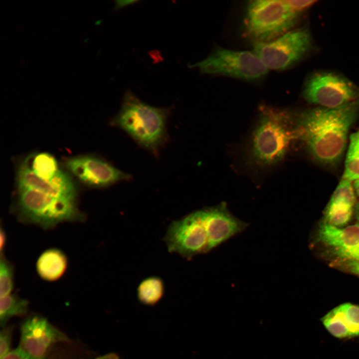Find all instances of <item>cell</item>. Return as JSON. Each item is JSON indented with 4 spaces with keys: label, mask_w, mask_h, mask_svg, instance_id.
<instances>
[{
    "label": "cell",
    "mask_w": 359,
    "mask_h": 359,
    "mask_svg": "<svg viewBox=\"0 0 359 359\" xmlns=\"http://www.w3.org/2000/svg\"><path fill=\"white\" fill-rule=\"evenodd\" d=\"M359 114V99L337 108L305 110L295 115L297 137L318 162L336 164L345 151L350 128Z\"/></svg>",
    "instance_id": "1"
},
{
    "label": "cell",
    "mask_w": 359,
    "mask_h": 359,
    "mask_svg": "<svg viewBox=\"0 0 359 359\" xmlns=\"http://www.w3.org/2000/svg\"><path fill=\"white\" fill-rule=\"evenodd\" d=\"M172 110V107H157L147 104L128 90L110 124L123 131L139 147L158 158L169 140L168 121Z\"/></svg>",
    "instance_id": "2"
},
{
    "label": "cell",
    "mask_w": 359,
    "mask_h": 359,
    "mask_svg": "<svg viewBox=\"0 0 359 359\" xmlns=\"http://www.w3.org/2000/svg\"><path fill=\"white\" fill-rule=\"evenodd\" d=\"M259 116L251 137V155L257 165L271 166L284 158L292 140L297 137L295 115L263 104Z\"/></svg>",
    "instance_id": "3"
},
{
    "label": "cell",
    "mask_w": 359,
    "mask_h": 359,
    "mask_svg": "<svg viewBox=\"0 0 359 359\" xmlns=\"http://www.w3.org/2000/svg\"><path fill=\"white\" fill-rule=\"evenodd\" d=\"M301 14L286 0L249 1L243 20V35L253 45L269 42L294 28Z\"/></svg>",
    "instance_id": "4"
},
{
    "label": "cell",
    "mask_w": 359,
    "mask_h": 359,
    "mask_svg": "<svg viewBox=\"0 0 359 359\" xmlns=\"http://www.w3.org/2000/svg\"><path fill=\"white\" fill-rule=\"evenodd\" d=\"M16 208L21 220L44 229L63 222L80 221L84 219L77 200L27 187H16Z\"/></svg>",
    "instance_id": "5"
},
{
    "label": "cell",
    "mask_w": 359,
    "mask_h": 359,
    "mask_svg": "<svg viewBox=\"0 0 359 359\" xmlns=\"http://www.w3.org/2000/svg\"><path fill=\"white\" fill-rule=\"evenodd\" d=\"M203 74L226 76L251 83H259L269 69L253 51L234 50L219 46L204 59L193 64Z\"/></svg>",
    "instance_id": "6"
},
{
    "label": "cell",
    "mask_w": 359,
    "mask_h": 359,
    "mask_svg": "<svg viewBox=\"0 0 359 359\" xmlns=\"http://www.w3.org/2000/svg\"><path fill=\"white\" fill-rule=\"evenodd\" d=\"M314 48L310 31L302 27L294 28L269 42L253 45V51L269 70L283 71L303 60Z\"/></svg>",
    "instance_id": "7"
},
{
    "label": "cell",
    "mask_w": 359,
    "mask_h": 359,
    "mask_svg": "<svg viewBox=\"0 0 359 359\" xmlns=\"http://www.w3.org/2000/svg\"><path fill=\"white\" fill-rule=\"evenodd\" d=\"M302 96L308 102L326 108H335L359 99V87L335 72L318 71L308 76Z\"/></svg>",
    "instance_id": "8"
},
{
    "label": "cell",
    "mask_w": 359,
    "mask_h": 359,
    "mask_svg": "<svg viewBox=\"0 0 359 359\" xmlns=\"http://www.w3.org/2000/svg\"><path fill=\"white\" fill-rule=\"evenodd\" d=\"M168 250L189 260L208 253V241L201 209L173 221L164 237Z\"/></svg>",
    "instance_id": "9"
},
{
    "label": "cell",
    "mask_w": 359,
    "mask_h": 359,
    "mask_svg": "<svg viewBox=\"0 0 359 359\" xmlns=\"http://www.w3.org/2000/svg\"><path fill=\"white\" fill-rule=\"evenodd\" d=\"M63 168L74 179L94 188H105L132 180V176L106 160L93 155H80L64 160Z\"/></svg>",
    "instance_id": "10"
},
{
    "label": "cell",
    "mask_w": 359,
    "mask_h": 359,
    "mask_svg": "<svg viewBox=\"0 0 359 359\" xmlns=\"http://www.w3.org/2000/svg\"><path fill=\"white\" fill-rule=\"evenodd\" d=\"M19 347L30 356L45 359L49 349L55 344L68 340L67 337L43 317L31 315L20 328Z\"/></svg>",
    "instance_id": "11"
},
{
    "label": "cell",
    "mask_w": 359,
    "mask_h": 359,
    "mask_svg": "<svg viewBox=\"0 0 359 359\" xmlns=\"http://www.w3.org/2000/svg\"><path fill=\"white\" fill-rule=\"evenodd\" d=\"M207 233L209 251L243 231L247 222L234 216L224 203L201 209Z\"/></svg>",
    "instance_id": "12"
},
{
    "label": "cell",
    "mask_w": 359,
    "mask_h": 359,
    "mask_svg": "<svg viewBox=\"0 0 359 359\" xmlns=\"http://www.w3.org/2000/svg\"><path fill=\"white\" fill-rule=\"evenodd\" d=\"M16 187H27L54 196L77 200V188L74 178L64 169L52 180H45L36 176L23 159L16 171Z\"/></svg>",
    "instance_id": "13"
},
{
    "label": "cell",
    "mask_w": 359,
    "mask_h": 359,
    "mask_svg": "<svg viewBox=\"0 0 359 359\" xmlns=\"http://www.w3.org/2000/svg\"><path fill=\"white\" fill-rule=\"evenodd\" d=\"M327 331L339 339L359 337V305L341 304L320 319Z\"/></svg>",
    "instance_id": "14"
},
{
    "label": "cell",
    "mask_w": 359,
    "mask_h": 359,
    "mask_svg": "<svg viewBox=\"0 0 359 359\" xmlns=\"http://www.w3.org/2000/svg\"><path fill=\"white\" fill-rule=\"evenodd\" d=\"M318 235L320 242L333 250L351 248L359 245V223L341 228L324 223Z\"/></svg>",
    "instance_id": "15"
},
{
    "label": "cell",
    "mask_w": 359,
    "mask_h": 359,
    "mask_svg": "<svg viewBox=\"0 0 359 359\" xmlns=\"http://www.w3.org/2000/svg\"><path fill=\"white\" fill-rule=\"evenodd\" d=\"M67 267V259L59 249L50 248L43 252L38 257L36 269L40 277L47 281L59 279Z\"/></svg>",
    "instance_id": "16"
},
{
    "label": "cell",
    "mask_w": 359,
    "mask_h": 359,
    "mask_svg": "<svg viewBox=\"0 0 359 359\" xmlns=\"http://www.w3.org/2000/svg\"><path fill=\"white\" fill-rule=\"evenodd\" d=\"M23 160L33 174L43 180H52L63 170L56 158L47 152L28 155Z\"/></svg>",
    "instance_id": "17"
},
{
    "label": "cell",
    "mask_w": 359,
    "mask_h": 359,
    "mask_svg": "<svg viewBox=\"0 0 359 359\" xmlns=\"http://www.w3.org/2000/svg\"><path fill=\"white\" fill-rule=\"evenodd\" d=\"M165 284L162 278L152 276L143 279L137 288V297L139 301L146 305H154L164 295Z\"/></svg>",
    "instance_id": "18"
},
{
    "label": "cell",
    "mask_w": 359,
    "mask_h": 359,
    "mask_svg": "<svg viewBox=\"0 0 359 359\" xmlns=\"http://www.w3.org/2000/svg\"><path fill=\"white\" fill-rule=\"evenodd\" d=\"M28 301L15 294H10L0 298V324L4 326L11 317L23 315L28 308Z\"/></svg>",
    "instance_id": "19"
},
{
    "label": "cell",
    "mask_w": 359,
    "mask_h": 359,
    "mask_svg": "<svg viewBox=\"0 0 359 359\" xmlns=\"http://www.w3.org/2000/svg\"><path fill=\"white\" fill-rule=\"evenodd\" d=\"M353 207L342 203L329 202L324 213V222L338 227L346 225L351 220Z\"/></svg>",
    "instance_id": "20"
},
{
    "label": "cell",
    "mask_w": 359,
    "mask_h": 359,
    "mask_svg": "<svg viewBox=\"0 0 359 359\" xmlns=\"http://www.w3.org/2000/svg\"><path fill=\"white\" fill-rule=\"evenodd\" d=\"M355 196L350 181L343 179L337 186L329 202L342 203L354 207Z\"/></svg>",
    "instance_id": "21"
},
{
    "label": "cell",
    "mask_w": 359,
    "mask_h": 359,
    "mask_svg": "<svg viewBox=\"0 0 359 359\" xmlns=\"http://www.w3.org/2000/svg\"><path fill=\"white\" fill-rule=\"evenodd\" d=\"M13 288V270L12 265L4 257L0 261V298L11 294Z\"/></svg>",
    "instance_id": "22"
},
{
    "label": "cell",
    "mask_w": 359,
    "mask_h": 359,
    "mask_svg": "<svg viewBox=\"0 0 359 359\" xmlns=\"http://www.w3.org/2000/svg\"><path fill=\"white\" fill-rule=\"evenodd\" d=\"M331 266L339 269L348 271L359 276V261L335 259Z\"/></svg>",
    "instance_id": "23"
},
{
    "label": "cell",
    "mask_w": 359,
    "mask_h": 359,
    "mask_svg": "<svg viewBox=\"0 0 359 359\" xmlns=\"http://www.w3.org/2000/svg\"><path fill=\"white\" fill-rule=\"evenodd\" d=\"M11 332L10 328H3L0 332V359L10 352Z\"/></svg>",
    "instance_id": "24"
},
{
    "label": "cell",
    "mask_w": 359,
    "mask_h": 359,
    "mask_svg": "<svg viewBox=\"0 0 359 359\" xmlns=\"http://www.w3.org/2000/svg\"><path fill=\"white\" fill-rule=\"evenodd\" d=\"M336 259L359 261V245L354 247L342 250H332Z\"/></svg>",
    "instance_id": "25"
},
{
    "label": "cell",
    "mask_w": 359,
    "mask_h": 359,
    "mask_svg": "<svg viewBox=\"0 0 359 359\" xmlns=\"http://www.w3.org/2000/svg\"><path fill=\"white\" fill-rule=\"evenodd\" d=\"M286 1L294 11L301 13L305 10L314 4L316 0H286Z\"/></svg>",
    "instance_id": "26"
},
{
    "label": "cell",
    "mask_w": 359,
    "mask_h": 359,
    "mask_svg": "<svg viewBox=\"0 0 359 359\" xmlns=\"http://www.w3.org/2000/svg\"><path fill=\"white\" fill-rule=\"evenodd\" d=\"M2 359H40L34 358L24 351L19 347L10 351L6 356Z\"/></svg>",
    "instance_id": "27"
},
{
    "label": "cell",
    "mask_w": 359,
    "mask_h": 359,
    "mask_svg": "<svg viewBox=\"0 0 359 359\" xmlns=\"http://www.w3.org/2000/svg\"><path fill=\"white\" fill-rule=\"evenodd\" d=\"M6 242V235L4 231L1 228L0 230V251L2 252L4 250L5 244Z\"/></svg>",
    "instance_id": "28"
},
{
    "label": "cell",
    "mask_w": 359,
    "mask_h": 359,
    "mask_svg": "<svg viewBox=\"0 0 359 359\" xmlns=\"http://www.w3.org/2000/svg\"><path fill=\"white\" fill-rule=\"evenodd\" d=\"M136 2L134 0H121L116 1V8H121L125 6L128 5V4H131L133 2Z\"/></svg>",
    "instance_id": "29"
},
{
    "label": "cell",
    "mask_w": 359,
    "mask_h": 359,
    "mask_svg": "<svg viewBox=\"0 0 359 359\" xmlns=\"http://www.w3.org/2000/svg\"><path fill=\"white\" fill-rule=\"evenodd\" d=\"M96 359H117L116 356L113 354H108L100 357Z\"/></svg>",
    "instance_id": "30"
},
{
    "label": "cell",
    "mask_w": 359,
    "mask_h": 359,
    "mask_svg": "<svg viewBox=\"0 0 359 359\" xmlns=\"http://www.w3.org/2000/svg\"><path fill=\"white\" fill-rule=\"evenodd\" d=\"M354 213L356 218L359 221V202L356 203L355 205Z\"/></svg>",
    "instance_id": "31"
},
{
    "label": "cell",
    "mask_w": 359,
    "mask_h": 359,
    "mask_svg": "<svg viewBox=\"0 0 359 359\" xmlns=\"http://www.w3.org/2000/svg\"><path fill=\"white\" fill-rule=\"evenodd\" d=\"M354 186L356 193L358 196L359 197V179L355 180L354 184Z\"/></svg>",
    "instance_id": "32"
}]
</instances>
